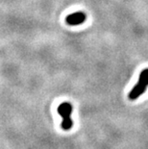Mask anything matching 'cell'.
<instances>
[{"instance_id": "6da1fadb", "label": "cell", "mask_w": 148, "mask_h": 149, "mask_svg": "<svg viewBox=\"0 0 148 149\" xmlns=\"http://www.w3.org/2000/svg\"><path fill=\"white\" fill-rule=\"evenodd\" d=\"M148 87V68H145L144 70L140 72L138 81L136 86L132 88V91L129 93V99L130 100H136L137 98L140 97L141 94L145 93L146 88Z\"/></svg>"}, {"instance_id": "7a4b0ae2", "label": "cell", "mask_w": 148, "mask_h": 149, "mask_svg": "<svg viewBox=\"0 0 148 149\" xmlns=\"http://www.w3.org/2000/svg\"><path fill=\"white\" fill-rule=\"evenodd\" d=\"M73 111V107L70 103L64 102L58 107V113L62 116V128L67 131L73 126V121L71 118V113Z\"/></svg>"}, {"instance_id": "3957f363", "label": "cell", "mask_w": 148, "mask_h": 149, "mask_svg": "<svg viewBox=\"0 0 148 149\" xmlns=\"http://www.w3.org/2000/svg\"><path fill=\"white\" fill-rule=\"evenodd\" d=\"M86 18H87V15L84 12H75L73 14L67 15V18H65V21H67V23L68 25L76 26V25L84 23Z\"/></svg>"}]
</instances>
